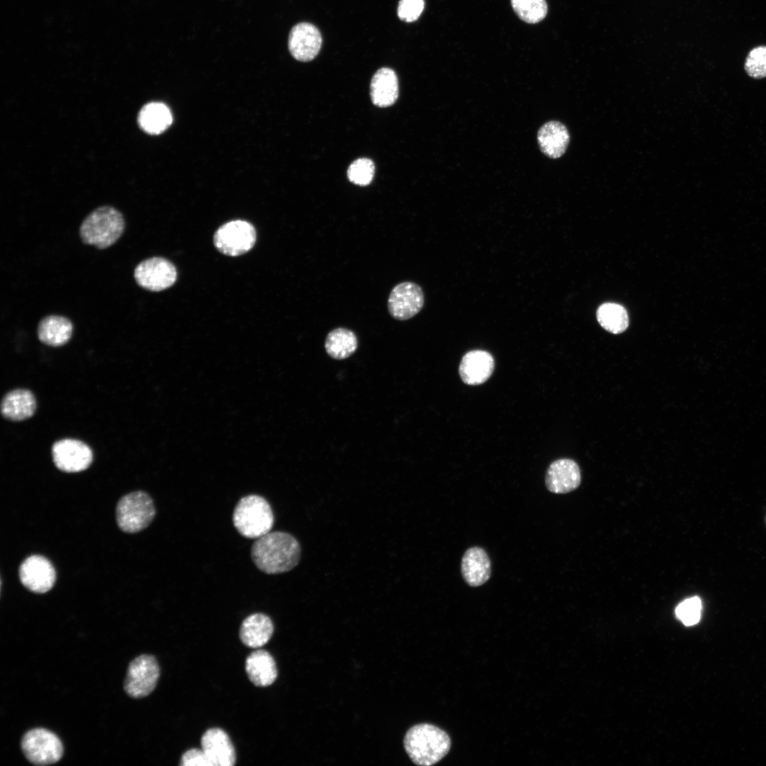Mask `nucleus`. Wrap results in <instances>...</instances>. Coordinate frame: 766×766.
<instances>
[{
    "label": "nucleus",
    "instance_id": "nucleus-2",
    "mask_svg": "<svg viewBox=\"0 0 766 766\" xmlns=\"http://www.w3.org/2000/svg\"><path fill=\"white\" fill-rule=\"evenodd\" d=\"M406 752L413 763L430 766L439 762L449 752L451 741L448 735L431 724L412 726L404 739Z\"/></svg>",
    "mask_w": 766,
    "mask_h": 766
},
{
    "label": "nucleus",
    "instance_id": "nucleus-13",
    "mask_svg": "<svg viewBox=\"0 0 766 766\" xmlns=\"http://www.w3.org/2000/svg\"><path fill=\"white\" fill-rule=\"evenodd\" d=\"M322 44L318 28L309 23H300L291 30L288 48L291 55L297 60H312L318 53Z\"/></svg>",
    "mask_w": 766,
    "mask_h": 766
},
{
    "label": "nucleus",
    "instance_id": "nucleus-28",
    "mask_svg": "<svg viewBox=\"0 0 766 766\" xmlns=\"http://www.w3.org/2000/svg\"><path fill=\"white\" fill-rule=\"evenodd\" d=\"M744 69L748 76L755 79L766 77V45H759L750 50L745 58Z\"/></svg>",
    "mask_w": 766,
    "mask_h": 766
},
{
    "label": "nucleus",
    "instance_id": "nucleus-17",
    "mask_svg": "<svg viewBox=\"0 0 766 766\" xmlns=\"http://www.w3.org/2000/svg\"><path fill=\"white\" fill-rule=\"evenodd\" d=\"M464 581L470 587H479L491 577L492 566L487 552L478 546L471 547L464 553L460 565Z\"/></svg>",
    "mask_w": 766,
    "mask_h": 766
},
{
    "label": "nucleus",
    "instance_id": "nucleus-9",
    "mask_svg": "<svg viewBox=\"0 0 766 766\" xmlns=\"http://www.w3.org/2000/svg\"><path fill=\"white\" fill-rule=\"evenodd\" d=\"M177 272L174 265L168 260L154 257L140 262L134 270V278L139 286L160 292L174 284Z\"/></svg>",
    "mask_w": 766,
    "mask_h": 766
},
{
    "label": "nucleus",
    "instance_id": "nucleus-5",
    "mask_svg": "<svg viewBox=\"0 0 766 766\" xmlns=\"http://www.w3.org/2000/svg\"><path fill=\"white\" fill-rule=\"evenodd\" d=\"M155 516L152 498L143 491H136L123 496L116 509V521L119 528L126 533H138L146 527Z\"/></svg>",
    "mask_w": 766,
    "mask_h": 766
},
{
    "label": "nucleus",
    "instance_id": "nucleus-4",
    "mask_svg": "<svg viewBox=\"0 0 766 766\" xmlns=\"http://www.w3.org/2000/svg\"><path fill=\"white\" fill-rule=\"evenodd\" d=\"M125 228L123 215L111 206H101L82 223L79 235L82 242L104 249L114 244Z\"/></svg>",
    "mask_w": 766,
    "mask_h": 766
},
{
    "label": "nucleus",
    "instance_id": "nucleus-8",
    "mask_svg": "<svg viewBox=\"0 0 766 766\" xmlns=\"http://www.w3.org/2000/svg\"><path fill=\"white\" fill-rule=\"evenodd\" d=\"M256 241L254 226L248 221L235 220L221 226L215 233L213 243L224 255L238 256L248 252Z\"/></svg>",
    "mask_w": 766,
    "mask_h": 766
},
{
    "label": "nucleus",
    "instance_id": "nucleus-6",
    "mask_svg": "<svg viewBox=\"0 0 766 766\" xmlns=\"http://www.w3.org/2000/svg\"><path fill=\"white\" fill-rule=\"evenodd\" d=\"M21 746L27 760L36 765L54 764L62 758L64 753L59 737L43 728L27 731L22 737Z\"/></svg>",
    "mask_w": 766,
    "mask_h": 766
},
{
    "label": "nucleus",
    "instance_id": "nucleus-22",
    "mask_svg": "<svg viewBox=\"0 0 766 766\" xmlns=\"http://www.w3.org/2000/svg\"><path fill=\"white\" fill-rule=\"evenodd\" d=\"M73 325L65 316L50 315L44 317L38 326V338L43 343L52 347L66 344L72 337Z\"/></svg>",
    "mask_w": 766,
    "mask_h": 766
},
{
    "label": "nucleus",
    "instance_id": "nucleus-15",
    "mask_svg": "<svg viewBox=\"0 0 766 766\" xmlns=\"http://www.w3.org/2000/svg\"><path fill=\"white\" fill-rule=\"evenodd\" d=\"M201 749L212 766H233L236 761L233 744L225 731L220 728L206 730L201 738Z\"/></svg>",
    "mask_w": 766,
    "mask_h": 766
},
{
    "label": "nucleus",
    "instance_id": "nucleus-23",
    "mask_svg": "<svg viewBox=\"0 0 766 766\" xmlns=\"http://www.w3.org/2000/svg\"><path fill=\"white\" fill-rule=\"evenodd\" d=\"M370 95L372 103L379 107L392 105L398 97L397 77L390 68L378 70L372 78Z\"/></svg>",
    "mask_w": 766,
    "mask_h": 766
},
{
    "label": "nucleus",
    "instance_id": "nucleus-32",
    "mask_svg": "<svg viewBox=\"0 0 766 766\" xmlns=\"http://www.w3.org/2000/svg\"><path fill=\"white\" fill-rule=\"evenodd\" d=\"M182 766H212L204 750L191 748L184 753L180 759Z\"/></svg>",
    "mask_w": 766,
    "mask_h": 766
},
{
    "label": "nucleus",
    "instance_id": "nucleus-30",
    "mask_svg": "<svg viewBox=\"0 0 766 766\" xmlns=\"http://www.w3.org/2000/svg\"><path fill=\"white\" fill-rule=\"evenodd\" d=\"M701 608L699 597H690L678 604L675 609V615L685 626H693L700 620Z\"/></svg>",
    "mask_w": 766,
    "mask_h": 766
},
{
    "label": "nucleus",
    "instance_id": "nucleus-12",
    "mask_svg": "<svg viewBox=\"0 0 766 766\" xmlns=\"http://www.w3.org/2000/svg\"><path fill=\"white\" fill-rule=\"evenodd\" d=\"M18 574L22 584L38 594L51 589L56 579L55 570L50 561L39 555L25 559L19 567Z\"/></svg>",
    "mask_w": 766,
    "mask_h": 766
},
{
    "label": "nucleus",
    "instance_id": "nucleus-11",
    "mask_svg": "<svg viewBox=\"0 0 766 766\" xmlns=\"http://www.w3.org/2000/svg\"><path fill=\"white\" fill-rule=\"evenodd\" d=\"M423 304L424 294L421 287L412 282H404L391 290L387 309L394 319L406 321L416 316Z\"/></svg>",
    "mask_w": 766,
    "mask_h": 766
},
{
    "label": "nucleus",
    "instance_id": "nucleus-10",
    "mask_svg": "<svg viewBox=\"0 0 766 766\" xmlns=\"http://www.w3.org/2000/svg\"><path fill=\"white\" fill-rule=\"evenodd\" d=\"M56 467L65 472H78L87 470L93 460V452L85 443L72 438L55 442L51 448Z\"/></svg>",
    "mask_w": 766,
    "mask_h": 766
},
{
    "label": "nucleus",
    "instance_id": "nucleus-7",
    "mask_svg": "<svg viewBox=\"0 0 766 766\" xmlns=\"http://www.w3.org/2000/svg\"><path fill=\"white\" fill-rule=\"evenodd\" d=\"M160 677V666L155 656L143 654L133 660L128 667L124 690L134 699L148 696Z\"/></svg>",
    "mask_w": 766,
    "mask_h": 766
},
{
    "label": "nucleus",
    "instance_id": "nucleus-16",
    "mask_svg": "<svg viewBox=\"0 0 766 766\" xmlns=\"http://www.w3.org/2000/svg\"><path fill=\"white\" fill-rule=\"evenodd\" d=\"M494 368V360L491 353L474 350L463 355L459 366V374L464 383L479 385L488 380Z\"/></svg>",
    "mask_w": 766,
    "mask_h": 766
},
{
    "label": "nucleus",
    "instance_id": "nucleus-31",
    "mask_svg": "<svg viewBox=\"0 0 766 766\" xmlns=\"http://www.w3.org/2000/svg\"><path fill=\"white\" fill-rule=\"evenodd\" d=\"M424 0H400L398 6L399 18L406 22L416 21L424 9Z\"/></svg>",
    "mask_w": 766,
    "mask_h": 766
},
{
    "label": "nucleus",
    "instance_id": "nucleus-1",
    "mask_svg": "<svg viewBox=\"0 0 766 766\" xmlns=\"http://www.w3.org/2000/svg\"><path fill=\"white\" fill-rule=\"evenodd\" d=\"M250 555L260 571L268 574H280L290 571L298 565L301 547L290 533L270 531L255 539Z\"/></svg>",
    "mask_w": 766,
    "mask_h": 766
},
{
    "label": "nucleus",
    "instance_id": "nucleus-21",
    "mask_svg": "<svg viewBox=\"0 0 766 766\" xmlns=\"http://www.w3.org/2000/svg\"><path fill=\"white\" fill-rule=\"evenodd\" d=\"M245 667L249 679L257 687L270 686L277 679L276 662L265 650L252 652L245 660Z\"/></svg>",
    "mask_w": 766,
    "mask_h": 766
},
{
    "label": "nucleus",
    "instance_id": "nucleus-20",
    "mask_svg": "<svg viewBox=\"0 0 766 766\" xmlns=\"http://www.w3.org/2000/svg\"><path fill=\"white\" fill-rule=\"evenodd\" d=\"M273 632L274 625L271 618L265 614L255 613L243 621L239 637L245 645L257 648L270 640Z\"/></svg>",
    "mask_w": 766,
    "mask_h": 766
},
{
    "label": "nucleus",
    "instance_id": "nucleus-19",
    "mask_svg": "<svg viewBox=\"0 0 766 766\" xmlns=\"http://www.w3.org/2000/svg\"><path fill=\"white\" fill-rule=\"evenodd\" d=\"M537 139L543 153L548 157L557 159L565 152L570 142V134L564 124L550 121L540 128Z\"/></svg>",
    "mask_w": 766,
    "mask_h": 766
},
{
    "label": "nucleus",
    "instance_id": "nucleus-29",
    "mask_svg": "<svg viewBox=\"0 0 766 766\" xmlns=\"http://www.w3.org/2000/svg\"><path fill=\"white\" fill-rule=\"evenodd\" d=\"M374 173L373 162L367 158H360L350 165L347 174L351 182L360 186H366L372 180Z\"/></svg>",
    "mask_w": 766,
    "mask_h": 766
},
{
    "label": "nucleus",
    "instance_id": "nucleus-3",
    "mask_svg": "<svg viewBox=\"0 0 766 766\" xmlns=\"http://www.w3.org/2000/svg\"><path fill=\"white\" fill-rule=\"evenodd\" d=\"M233 523L237 531L247 538L257 539L271 531L274 514L262 496L250 494L242 497L234 508Z\"/></svg>",
    "mask_w": 766,
    "mask_h": 766
},
{
    "label": "nucleus",
    "instance_id": "nucleus-14",
    "mask_svg": "<svg viewBox=\"0 0 766 766\" xmlns=\"http://www.w3.org/2000/svg\"><path fill=\"white\" fill-rule=\"evenodd\" d=\"M545 486L555 494H566L576 489L581 482L577 463L571 459L562 458L553 462L545 474Z\"/></svg>",
    "mask_w": 766,
    "mask_h": 766
},
{
    "label": "nucleus",
    "instance_id": "nucleus-18",
    "mask_svg": "<svg viewBox=\"0 0 766 766\" xmlns=\"http://www.w3.org/2000/svg\"><path fill=\"white\" fill-rule=\"evenodd\" d=\"M36 409L34 394L28 389H16L6 393L1 401L0 410L4 418L11 421H21L32 417Z\"/></svg>",
    "mask_w": 766,
    "mask_h": 766
},
{
    "label": "nucleus",
    "instance_id": "nucleus-24",
    "mask_svg": "<svg viewBox=\"0 0 766 766\" xmlns=\"http://www.w3.org/2000/svg\"><path fill=\"white\" fill-rule=\"evenodd\" d=\"M138 122L145 132L151 135H157L165 131L171 125L172 116L165 104L151 102L141 109L138 116Z\"/></svg>",
    "mask_w": 766,
    "mask_h": 766
},
{
    "label": "nucleus",
    "instance_id": "nucleus-26",
    "mask_svg": "<svg viewBox=\"0 0 766 766\" xmlns=\"http://www.w3.org/2000/svg\"><path fill=\"white\" fill-rule=\"evenodd\" d=\"M597 320L606 331L618 334L628 326V316L626 310L615 303H605L601 305L596 312Z\"/></svg>",
    "mask_w": 766,
    "mask_h": 766
},
{
    "label": "nucleus",
    "instance_id": "nucleus-27",
    "mask_svg": "<svg viewBox=\"0 0 766 766\" xmlns=\"http://www.w3.org/2000/svg\"><path fill=\"white\" fill-rule=\"evenodd\" d=\"M511 4L517 16L529 24L542 21L548 13L546 0H511Z\"/></svg>",
    "mask_w": 766,
    "mask_h": 766
},
{
    "label": "nucleus",
    "instance_id": "nucleus-25",
    "mask_svg": "<svg viewBox=\"0 0 766 766\" xmlns=\"http://www.w3.org/2000/svg\"><path fill=\"white\" fill-rule=\"evenodd\" d=\"M355 333L345 328H336L328 333L325 340V349L329 356L343 360L352 355L357 348Z\"/></svg>",
    "mask_w": 766,
    "mask_h": 766
}]
</instances>
